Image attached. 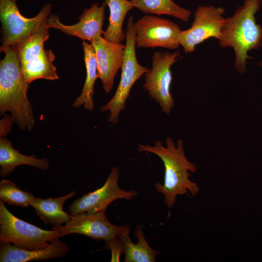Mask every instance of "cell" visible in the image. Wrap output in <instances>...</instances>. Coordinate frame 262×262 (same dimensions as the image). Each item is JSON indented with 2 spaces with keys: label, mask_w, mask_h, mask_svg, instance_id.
Wrapping results in <instances>:
<instances>
[{
  "label": "cell",
  "mask_w": 262,
  "mask_h": 262,
  "mask_svg": "<svg viewBox=\"0 0 262 262\" xmlns=\"http://www.w3.org/2000/svg\"><path fill=\"white\" fill-rule=\"evenodd\" d=\"M58 237V229H43L21 220L0 201V243L8 242L24 249H38L48 247Z\"/></svg>",
  "instance_id": "cell-5"
},
{
  "label": "cell",
  "mask_w": 262,
  "mask_h": 262,
  "mask_svg": "<svg viewBox=\"0 0 262 262\" xmlns=\"http://www.w3.org/2000/svg\"><path fill=\"white\" fill-rule=\"evenodd\" d=\"M31 193L23 191L11 181L3 179L0 182V201L21 208L30 206L34 198Z\"/></svg>",
  "instance_id": "cell-23"
},
{
  "label": "cell",
  "mask_w": 262,
  "mask_h": 262,
  "mask_svg": "<svg viewBox=\"0 0 262 262\" xmlns=\"http://www.w3.org/2000/svg\"><path fill=\"white\" fill-rule=\"evenodd\" d=\"M51 8L45 4L35 16L27 18L19 12L16 0H0L2 45L17 47L49 18Z\"/></svg>",
  "instance_id": "cell-7"
},
{
  "label": "cell",
  "mask_w": 262,
  "mask_h": 262,
  "mask_svg": "<svg viewBox=\"0 0 262 262\" xmlns=\"http://www.w3.org/2000/svg\"><path fill=\"white\" fill-rule=\"evenodd\" d=\"M28 165L42 171L49 168V162L45 157L38 159L34 155H23L15 149L10 141L4 137L0 139V176L5 177L14 172L20 165Z\"/></svg>",
  "instance_id": "cell-15"
},
{
  "label": "cell",
  "mask_w": 262,
  "mask_h": 262,
  "mask_svg": "<svg viewBox=\"0 0 262 262\" xmlns=\"http://www.w3.org/2000/svg\"><path fill=\"white\" fill-rule=\"evenodd\" d=\"M130 230L121 235L119 238L123 244V253L124 262H155L157 255L161 253L152 249L147 241L142 228L137 225L134 229V234L137 239L136 244L131 240L129 234Z\"/></svg>",
  "instance_id": "cell-18"
},
{
  "label": "cell",
  "mask_w": 262,
  "mask_h": 262,
  "mask_svg": "<svg viewBox=\"0 0 262 262\" xmlns=\"http://www.w3.org/2000/svg\"><path fill=\"white\" fill-rule=\"evenodd\" d=\"M119 170L113 166L104 184L99 188L82 195L74 200L69 206L67 213L74 215L85 213L93 214L105 212L108 205L118 199L131 200L138 195L134 190H125L119 185Z\"/></svg>",
  "instance_id": "cell-9"
},
{
  "label": "cell",
  "mask_w": 262,
  "mask_h": 262,
  "mask_svg": "<svg viewBox=\"0 0 262 262\" xmlns=\"http://www.w3.org/2000/svg\"><path fill=\"white\" fill-rule=\"evenodd\" d=\"M166 145L157 141L152 146L138 145L139 152H147L158 156L164 167V183L159 181L154 184L156 191L164 196V202L169 208L176 203L177 196L190 194L196 196L200 191L197 184L190 180L192 173L197 171V167L186 157L181 139L177 144L171 137L165 139Z\"/></svg>",
  "instance_id": "cell-1"
},
{
  "label": "cell",
  "mask_w": 262,
  "mask_h": 262,
  "mask_svg": "<svg viewBox=\"0 0 262 262\" xmlns=\"http://www.w3.org/2000/svg\"><path fill=\"white\" fill-rule=\"evenodd\" d=\"M59 238L51 242L48 247L38 249H24L8 242L0 243V262L42 261L63 257L69 251V247Z\"/></svg>",
  "instance_id": "cell-14"
},
{
  "label": "cell",
  "mask_w": 262,
  "mask_h": 262,
  "mask_svg": "<svg viewBox=\"0 0 262 262\" xmlns=\"http://www.w3.org/2000/svg\"><path fill=\"white\" fill-rule=\"evenodd\" d=\"M259 65L262 67V60L259 62Z\"/></svg>",
  "instance_id": "cell-26"
},
{
  "label": "cell",
  "mask_w": 262,
  "mask_h": 262,
  "mask_svg": "<svg viewBox=\"0 0 262 262\" xmlns=\"http://www.w3.org/2000/svg\"><path fill=\"white\" fill-rule=\"evenodd\" d=\"M106 6L104 1L100 5L98 2L93 3L90 7L83 10L79 17V21L72 25H65L57 15H50L47 20L48 26L49 28L59 30L62 33L91 42L102 35Z\"/></svg>",
  "instance_id": "cell-12"
},
{
  "label": "cell",
  "mask_w": 262,
  "mask_h": 262,
  "mask_svg": "<svg viewBox=\"0 0 262 262\" xmlns=\"http://www.w3.org/2000/svg\"><path fill=\"white\" fill-rule=\"evenodd\" d=\"M48 19L26 39L17 47L21 65L25 64L36 58L44 49L45 42L49 36Z\"/></svg>",
  "instance_id": "cell-22"
},
{
  "label": "cell",
  "mask_w": 262,
  "mask_h": 262,
  "mask_svg": "<svg viewBox=\"0 0 262 262\" xmlns=\"http://www.w3.org/2000/svg\"><path fill=\"white\" fill-rule=\"evenodd\" d=\"M83 59L86 69V77L81 95L74 101L72 106L78 108L83 106L89 111L94 109L93 95L94 84L98 78L97 64L95 50L90 43H82Z\"/></svg>",
  "instance_id": "cell-17"
},
{
  "label": "cell",
  "mask_w": 262,
  "mask_h": 262,
  "mask_svg": "<svg viewBox=\"0 0 262 262\" xmlns=\"http://www.w3.org/2000/svg\"><path fill=\"white\" fill-rule=\"evenodd\" d=\"M52 229L59 230V237L76 233L96 241L106 242L118 238L123 233L130 230L131 226L112 224L107 219L105 212H101L93 214L84 213L72 215L64 226L52 227Z\"/></svg>",
  "instance_id": "cell-11"
},
{
  "label": "cell",
  "mask_w": 262,
  "mask_h": 262,
  "mask_svg": "<svg viewBox=\"0 0 262 262\" xmlns=\"http://www.w3.org/2000/svg\"><path fill=\"white\" fill-rule=\"evenodd\" d=\"M123 244L118 238L106 241L104 249H111L112 258L111 262H120V255L123 253Z\"/></svg>",
  "instance_id": "cell-24"
},
{
  "label": "cell",
  "mask_w": 262,
  "mask_h": 262,
  "mask_svg": "<svg viewBox=\"0 0 262 262\" xmlns=\"http://www.w3.org/2000/svg\"><path fill=\"white\" fill-rule=\"evenodd\" d=\"M110 11L109 24L102 33L105 40L121 43L126 39V33L123 30L125 18L133 8L130 0H104Z\"/></svg>",
  "instance_id": "cell-19"
},
{
  "label": "cell",
  "mask_w": 262,
  "mask_h": 262,
  "mask_svg": "<svg viewBox=\"0 0 262 262\" xmlns=\"http://www.w3.org/2000/svg\"><path fill=\"white\" fill-rule=\"evenodd\" d=\"M14 122L12 115H5L0 121V136L4 137L11 131V127Z\"/></svg>",
  "instance_id": "cell-25"
},
{
  "label": "cell",
  "mask_w": 262,
  "mask_h": 262,
  "mask_svg": "<svg viewBox=\"0 0 262 262\" xmlns=\"http://www.w3.org/2000/svg\"><path fill=\"white\" fill-rule=\"evenodd\" d=\"M180 56L179 50L155 51L152 57V67L145 74L143 88L159 104L162 111L167 115L175 105L170 90L172 81L171 67Z\"/></svg>",
  "instance_id": "cell-6"
},
{
  "label": "cell",
  "mask_w": 262,
  "mask_h": 262,
  "mask_svg": "<svg viewBox=\"0 0 262 262\" xmlns=\"http://www.w3.org/2000/svg\"><path fill=\"white\" fill-rule=\"evenodd\" d=\"M76 192L71 191L65 196L57 198H41L34 197L30 203V206L34 208L36 213L44 223L52 227L61 226L66 223L71 215L65 212L63 207L67 199L73 197Z\"/></svg>",
  "instance_id": "cell-16"
},
{
  "label": "cell",
  "mask_w": 262,
  "mask_h": 262,
  "mask_svg": "<svg viewBox=\"0 0 262 262\" xmlns=\"http://www.w3.org/2000/svg\"><path fill=\"white\" fill-rule=\"evenodd\" d=\"M134 8L146 14L168 15L188 22L192 11L176 3L173 0H130Z\"/></svg>",
  "instance_id": "cell-21"
},
{
  "label": "cell",
  "mask_w": 262,
  "mask_h": 262,
  "mask_svg": "<svg viewBox=\"0 0 262 262\" xmlns=\"http://www.w3.org/2000/svg\"><path fill=\"white\" fill-rule=\"evenodd\" d=\"M90 44L95 52L98 78L101 80L104 91L109 93L122 65L125 44L107 41L102 35L96 38Z\"/></svg>",
  "instance_id": "cell-13"
},
{
  "label": "cell",
  "mask_w": 262,
  "mask_h": 262,
  "mask_svg": "<svg viewBox=\"0 0 262 262\" xmlns=\"http://www.w3.org/2000/svg\"><path fill=\"white\" fill-rule=\"evenodd\" d=\"M0 61V113L10 112L14 122L24 131H31L35 119L27 95L29 84L24 77L16 47L2 45Z\"/></svg>",
  "instance_id": "cell-2"
},
{
  "label": "cell",
  "mask_w": 262,
  "mask_h": 262,
  "mask_svg": "<svg viewBox=\"0 0 262 262\" xmlns=\"http://www.w3.org/2000/svg\"><path fill=\"white\" fill-rule=\"evenodd\" d=\"M225 12L223 7L211 4L197 7L191 27L180 32V44L185 53L194 52L197 45L209 38H220Z\"/></svg>",
  "instance_id": "cell-8"
},
{
  "label": "cell",
  "mask_w": 262,
  "mask_h": 262,
  "mask_svg": "<svg viewBox=\"0 0 262 262\" xmlns=\"http://www.w3.org/2000/svg\"><path fill=\"white\" fill-rule=\"evenodd\" d=\"M261 4L262 0H243L233 15L225 18L218 39L220 47L233 49L234 67L240 74L246 72L247 60L252 59L248 52L262 45V26L257 23L255 17Z\"/></svg>",
  "instance_id": "cell-3"
},
{
  "label": "cell",
  "mask_w": 262,
  "mask_h": 262,
  "mask_svg": "<svg viewBox=\"0 0 262 262\" xmlns=\"http://www.w3.org/2000/svg\"><path fill=\"white\" fill-rule=\"evenodd\" d=\"M55 58V55L51 49H44L36 58L21 65L25 80L30 83L39 79L58 80L57 68L53 65Z\"/></svg>",
  "instance_id": "cell-20"
},
{
  "label": "cell",
  "mask_w": 262,
  "mask_h": 262,
  "mask_svg": "<svg viewBox=\"0 0 262 262\" xmlns=\"http://www.w3.org/2000/svg\"><path fill=\"white\" fill-rule=\"evenodd\" d=\"M134 23L133 17H129L125 32V49L121 68V78L116 90L112 98L99 109L101 112H109L108 121L114 124L117 123L120 112L124 110L126 100L133 85L149 70L141 65L137 61Z\"/></svg>",
  "instance_id": "cell-4"
},
{
  "label": "cell",
  "mask_w": 262,
  "mask_h": 262,
  "mask_svg": "<svg viewBox=\"0 0 262 262\" xmlns=\"http://www.w3.org/2000/svg\"><path fill=\"white\" fill-rule=\"evenodd\" d=\"M135 44L138 48L161 47L179 49L181 29L168 19L146 15L134 23Z\"/></svg>",
  "instance_id": "cell-10"
}]
</instances>
